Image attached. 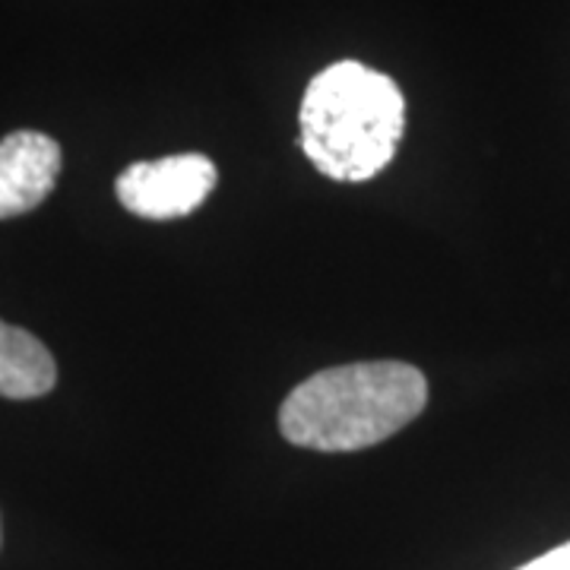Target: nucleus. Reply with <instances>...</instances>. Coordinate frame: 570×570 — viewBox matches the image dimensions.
I'll return each instance as SVG.
<instances>
[{"label":"nucleus","mask_w":570,"mask_h":570,"mask_svg":"<svg viewBox=\"0 0 570 570\" xmlns=\"http://www.w3.org/2000/svg\"><path fill=\"white\" fill-rule=\"evenodd\" d=\"M520 570H570V542L568 546H558V549H551L549 554L535 558V561L523 564Z\"/></svg>","instance_id":"nucleus-6"},{"label":"nucleus","mask_w":570,"mask_h":570,"mask_svg":"<svg viewBox=\"0 0 570 570\" xmlns=\"http://www.w3.org/2000/svg\"><path fill=\"white\" fill-rule=\"evenodd\" d=\"M428 403L425 374L406 362H355L317 371L285 396L283 438L295 448L352 453L393 438Z\"/></svg>","instance_id":"nucleus-1"},{"label":"nucleus","mask_w":570,"mask_h":570,"mask_svg":"<svg viewBox=\"0 0 570 570\" xmlns=\"http://www.w3.org/2000/svg\"><path fill=\"white\" fill-rule=\"evenodd\" d=\"M216 165L204 153L165 156L156 163H134L124 168L115 184V194L127 213L165 223L190 216L216 187Z\"/></svg>","instance_id":"nucleus-3"},{"label":"nucleus","mask_w":570,"mask_h":570,"mask_svg":"<svg viewBox=\"0 0 570 570\" xmlns=\"http://www.w3.org/2000/svg\"><path fill=\"white\" fill-rule=\"evenodd\" d=\"M61 146L41 130H13L0 140V219L32 213L55 190Z\"/></svg>","instance_id":"nucleus-4"},{"label":"nucleus","mask_w":570,"mask_h":570,"mask_svg":"<svg viewBox=\"0 0 570 570\" xmlns=\"http://www.w3.org/2000/svg\"><path fill=\"white\" fill-rule=\"evenodd\" d=\"M58 365L29 330L0 321V396L36 400L55 390Z\"/></svg>","instance_id":"nucleus-5"},{"label":"nucleus","mask_w":570,"mask_h":570,"mask_svg":"<svg viewBox=\"0 0 570 570\" xmlns=\"http://www.w3.org/2000/svg\"><path fill=\"white\" fill-rule=\"evenodd\" d=\"M298 142L311 165L333 181H371L403 140L406 99L387 73L358 61L330 63L307 82Z\"/></svg>","instance_id":"nucleus-2"}]
</instances>
